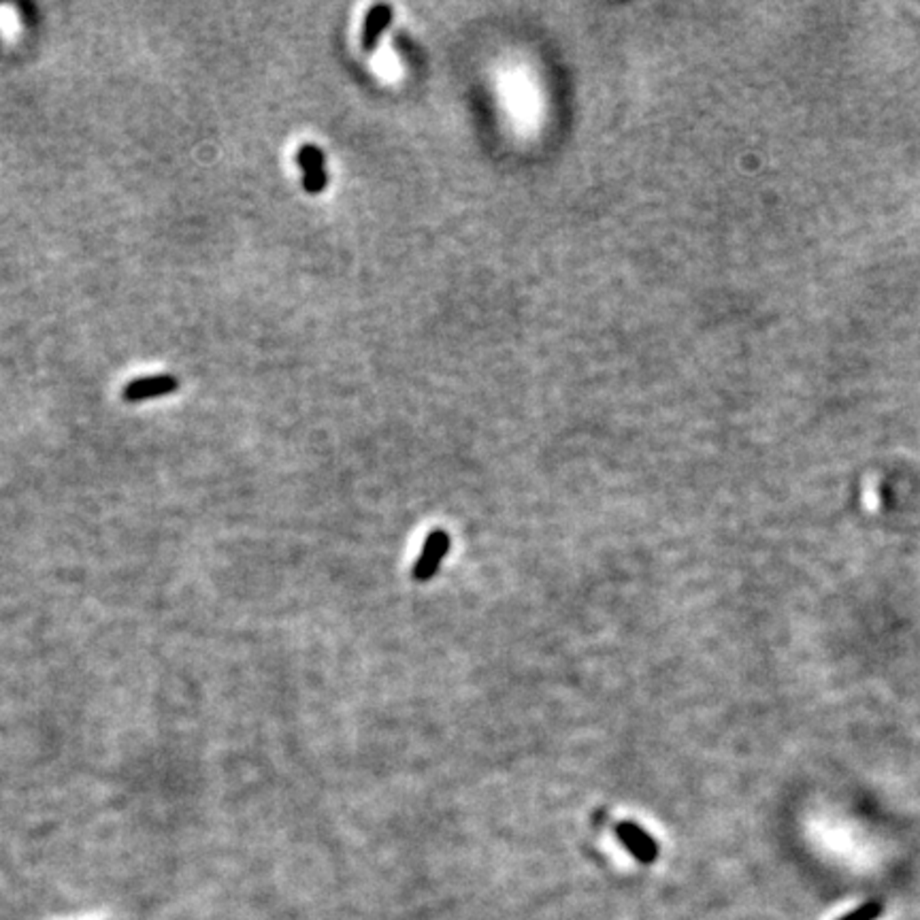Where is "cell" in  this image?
Listing matches in <instances>:
<instances>
[{
    "label": "cell",
    "mask_w": 920,
    "mask_h": 920,
    "mask_svg": "<svg viewBox=\"0 0 920 920\" xmlns=\"http://www.w3.org/2000/svg\"><path fill=\"white\" fill-rule=\"evenodd\" d=\"M180 388V380L175 375H152V378H141L132 380L131 384H126L122 396L124 401L128 403H141L149 399H160V396L173 395V392Z\"/></svg>",
    "instance_id": "2"
},
{
    "label": "cell",
    "mask_w": 920,
    "mask_h": 920,
    "mask_svg": "<svg viewBox=\"0 0 920 920\" xmlns=\"http://www.w3.org/2000/svg\"><path fill=\"white\" fill-rule=\"evenodd\" d=\"M297 163L303 171V184L309 195H317L326 186V171H324V156L316 145H303L299 149Z\"/></svg>",
    "instance_id": "3"
},
{
    "label": "cell",
    "mask_w": 920,
    "mask_h": 920,
    "mask_svg": "<svg viewBox=\"0 0 920 920\" xmlns=\"http://www.w3.org/2000/svg\"><path fill=\"white\" fill-rule=\"evenodd\" d=\"M618 839L624 844V848L633 854L635 859L642 860V863H652L659 854V848H656V842L644 828H639L633 822H620L616 828Z\"/></svg>",
    "instance_id": "4"
},
{
    "label": "cell",
    "mask_w": 920,
    "mask_h": 920,
    "mask_svg": "<svg viewBox=\"0 0 920 920\" xmlns=\"http://www.w3.org/2000/svg\"><path fill=\"white\" fill-rule=\"evenodd\" d=\"M450 552V535L445 531H433L424 541L422 552H420L416 567H413V578L418 582H428L437 573L441 561Z\"/></svg>",
    "instance_id": "1"
},
{
    "label": "cell",
    "mask_w": 920,
    "mask_h": 920,
    "mask_svg": "<svg viewBox=\"0 0 920 920\" xmlns=\"http://www.w3.org/2000/svg\"><path fill=\"white\" fill-rule=\"evenodd\" d=\"M880 914H882L880 903L878 901H871V903H868V906H863V908H859V910L850 912V914H846V916L839 918V920H876V918L880 916Z\"/></svg>",
    "instance_id": "6"
},
{
    "label": "cell",
    "mask_w": 920,
    "mask_h": 920,
    "mask_svg": "<svg viewBox=\"0 0 920 920\" xmlns=\"http://www.w3.org/2000/svg\"><path fill=\"white\" fill-rule=\"evenodd\" d=\"M392 21V9L388 7V4H375L373 9L369 11L367 20H364V28H363V50L364 52H373L375 45H378L380 41V35L384 32L386 26H388Z\"/></svg>",
    "instance_id": "5"
}]
</instances>
